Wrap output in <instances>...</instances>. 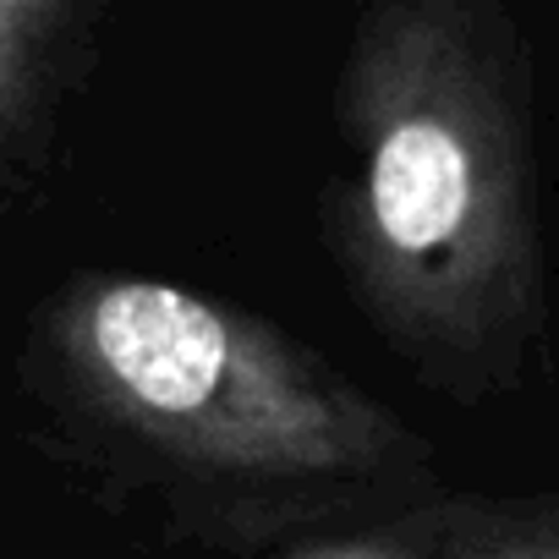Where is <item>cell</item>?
<instances>
[{
  "instance_id": "1",
  "label": "cell",
  "mask_w": 559,
  "mask_h": 559,
  "mask_svg": "<svg viewBox=\"0 0 559 559\" xmlns=\"http://www.w3.org/2000/svg\"><path fill=\"white\" fill-rule=\"evenodd\" d=\"M493 116L477 110L472 121H450L439 110L406 116L384 132L373 154V219L379 236L406 258H455L466 252L472 280H515L521 263L510 258L515 214H504V176L488 154Z\"/></svg>"
},
{
  "instance_id": "2",
  "label": "cell",
  "mask_w": 559,
  "mask_h": 559,
  "mask_svg": "<svg viewBox=\"0 0 559 559\" xmlns=\"http://www.w3.org/2000/svg\"><path fill=\"white\" fill-rule=\"evenodd\" d=\"M94 346L105 368L154 412L203 406L225 373V324L170 286L110 292L94 308Z\"/></svg>"
},
{
  "instance_id": "3",
  "label": "cell",
  "mask_w": 559,
  "mask_h": 559,
  "mask_svg": "<svg viewBox=\"0 0 559 559\" xmlns=\"http://www.w3.org/2000/svg\"><path fill=\"white\" fill-rule=\"evenodd\" d=\"M510 559H548V554H510Z\"/></svg>"
}]
</instances>
